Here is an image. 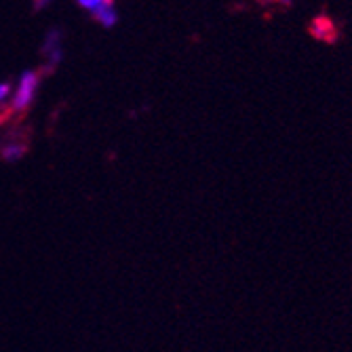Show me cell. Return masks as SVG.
<instances>
[{
	"label": "cell",
	"mask_w": 352,
	"mask_h": 352,
	"mask_svg": "<svg viewBox=\"0 0 352 352\" xmlns=\"http://www.w3.org/2000/svg\"><path fill=\"white\" fill-rule=\"evenodd\" d=\"M91 11H93V17H95V21H100L104 28H112V25L116 23V19H118L114 5H112V3H108V0H104L102 5H98V7L91 9Z\"/></svg>",
	"instance_id": "277c9868"
},
{
	"label": "cell",
	"mask_w": 352,
	"mask_h": 352,
	"mask_svg": "<svg viewBox=\"0 0 352 352\" xmlns=\"http://www.w3.org/2000/svg\"><path fill=\"white\" fill-rule=\"evenodd\" d=\"M49 3H51V0H34V9H36V11H41V9H45Z\"/></svg>",
	"instance_id": "52a82bcc"
},
{
	"label": "cell",
	"mask_w": 352,
	"mask_h": 352,
	"mask_svg": "<svg viewBox=\"0 0 352 352\" xmlns=\"http://www.w3.org/2000/svg\"><path fill=\"white\" fill-rule=\"evenodd\" d=\"M25 142H19V138H11L9 142H5L0 146V156L5 158L7 163H15L25 154Z\"/></svg>",
	"instance_id": "3957f363"
},
{
	"label": "cell",
	"mask_w": 352,
	"mask_h": 352,
	"mask_svg": "<svg viewBox=\"0 0 352 352\" xmlns=\"http://www.w3.org/2000/svg\"><path fill=\"white\" fill-rule=\"evenodd\" d=\"M9 85L7 82H3L0 85V110H3V106H5V100H7V95H9Z\"/></svg>",
	"instance_id": "8992f818"
},
{
	"label": "cell",
	"mask_w": 352,
	"mask_h": 352,
	"mask_svg": "<svg viewBox=\"0 0 352 352\" xmlns=\"http://www.w3.org/2000/svg\"><path fill=\"white\" fill-rule=\"evenodd\" d=\"M41 78H43L41 72H32V70H28V72L21 74L19 87H17V91H15V95H13V102H11L15 120L21 118V116L28 112L30 104L36 100V91H38V87H41Z\"/></svg>",
	"instance_id": "6da1fadb"
},
{
	"label": "cell",
	"mask_w": 352,
	"mask_h": 352,
	"mask_svg": "<svg viewBox=\"0 0 352 352\" xmlns=\"http://www.w3.org/2000/svg\"><path fill=\"white\" fill-rule=\"evenodd\" d=\"M308 32H310V36H314L316 41H323L327 45H336L338 38H340V28H338V23L327 13L316 15L310 21Z\"/></svg>",
	"instance_id": "7a4b0ae2"
},
{
	"label": "cell",
	"mask_w": 352,
	"mask_h": 352,
	"mask_svg": "<svg viewBox=\"0 0 352 352\" xmlns=\"http://www.w3.org/2000/svg\"><path fill=\"white\" fill-rule=\"evenodd\" d=\"M78 3L85 7V9H95V7H98V5H102L104 3V0H78ZM108 3H114V0H108Z\"/></svg>",
	"instance_id": "5b68a950"
},
{
	"label": "cell",
	"mask_w": 352,
	"mask_h": 352,
	"mask_svg": "<svg viewBox=\"0 0 352 352\" xmlns=\"http://www.w3.org/2000/svg\"><path fill=\"white\" fill-rule=\"evenodd\" d=\"M260 3H285V5H289L292 0H260Z\"/></svg>",
	"instance_id": "ba28073f"
}]
</instances>
